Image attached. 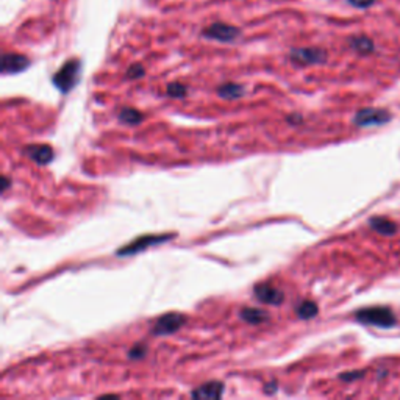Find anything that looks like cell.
I'll list each match as a JSON object with an SVG mask.
<instances>
[{
    "instance_id": "obj_24",
    "label": "cell",
    "mask_w": 400,
    "mask_h": 400,
    "mask_svg": "<svg viewBox=\"0 0 400 400\" xmlns=\"http://www.w3.org/2000/svg\"><path fill=\"white\" fill-rule=\"evenodd\" d=\"M286 120L289 122V124H292V125H297V124H300V122H302V116L300 114H291V116L286 117Z\"/></svg>"
},
{
    "instance_id": "obj_14",
    "label": "cell",
    "mask_w": 400,
    "mask_h": 400,
    "mask_svg": "<svg viewBox=\"0 0 400 400\" xmlns=\"http://www.w3.org/2000/svg\"><path fill=\"white\" fill-rule=\"evenodd\" d=\"M119 120L122 122V124L125 125H139L141 122L144 120V114L141 111H138L136 108H132V107H125L122 108L117 114Z\"/></svg>"
},
{
    "instance_id": "obj_2",
    "label": "cell",
    "mask_w": 400,
    "mask_h": 400,
    "mask_svg": "<svg viewBox=\"0 0 400 400\" xmlns=\"http://www.w3.org/2000/svg\"><path fill=\"white\" fill-rule=\"evenodd\" d=\"M81 72V63L78 59H69L58 69V72L53 75L52 81L61 92H69L78 81Z\"/></svg>"
},
{
    "instance_id": "obj_7",
    "label": "cell",
    "mask_w": 400,
    "mask_h": 400,
    "mask_svg": "<svg viewBox=\"0 0 400 400\" xmlns=\"http://www.w3.org/2000/svg\"><path fill=\"white\" fill-rule=\"evenodd\" d=\"M239 28L233 27L230 24H222V22H216L211 24L206 28H203L202 35L208 39H214L219 43H231L239 36Z\"/></svg>"
},
{
    "instance_id": "obj_16",
    "label": "cell",
    "mask_w": 400,
    "mask_h": 400,
    "mask_svg": "<svg viewBox=\"0 0 400 400\" xmlns=\"http://www.w3.org/2000/svg\"><path fill=\"white\" fill-rule=\"evenodd\" d=\"M318 311H319L318 305L314 302H311V300H303V302H300L296 306V314L300 319H303V321H308V319L316 318Z\"/></svg>"
},
{
    "instance_id": "obj_6",
    "label": "cell",
    "mask_w": 400,
    "mask_h": 400,
    "mask_svg": "<svg viewBox=\"0 0 400 400\" xmlns=\"http://www.w3.org/2000/svg\"><path fill=\"white\" fill-rule=\"evenodd\" d=\"M289 59L294 65H300V66L321 65L327 59V53L322 49H316V47H302V49H292L289 53Z\"/></svg>"
},
{
    "instance_id": "obj_15",
    "label": "cell",
    "mask_w": 400,
    "mask_h": 400,
    "mask_svg": "<svg viewBox=\"0 0 400 400\" xmlns=\"http://www.w3.org/2000/svg\"><path fill=\"white\" fill-rule=\"evenodd\" d=\"M369 225H371L372 230H375L377 233L385 235V236H391L397 231V225L386 218H372L369 221Z\"/></svg>"
},
{
    "instance_id": "obj_25",
    "label": "cell",
    "mask_w": 400,
    "mask_h": 400,
    "mask_svg": "<svg viewBox=\"0 0 400 400\" xmlns=\"http://www.w3.org/2000/svg\"><path fill=\"white\" fill-rule=\"evenodd\" d=\"M8 188H10V180H8V177H4L2 178V191L5 193Z\"/></svg>"
},
{
    "instance_id": "obj_12",
    "label": "cell",
    "mask_w": 400,
    "mask_h": 400,
    "mask_svg": "<svg viewBox=\"0 0 400 400\" xmlns=\"http://www.w3.org/2000/svg\"><path fill=\"white\" fill-rule=\"evenodd\" d=\"M245 94V88L239 83H224L218 88V96L225 100H238Z\"/></svg>"
},
{
    "instance_id": "obj_5",
    "label": "cell",
    "mask_w": 400,
    "mask_h": 400,
    "mask_svg": "<svg viewBox=\"0 0 400 400\" xmlns=\"http://www.w3.org/2000/svg\"><path fill=\"white\" fill-rule=\"evenodd\" d=\"M391 120V114L386 110L382 108H364L360 110L355 117H353V124L356 127H375V125H383L386 122Z\"/></svg>"
},
{
    "instance_id": "obj_22",
    "label": "cell",
    "mask_w": 400,
    "mask_h": 400,
    "mask_svg": "<svg viewBox=\"0 0 400 400\" xmlns=\"http://www.w3.org/2000/svg\"><path fill=\"white\" fill-rule=\"evenodd\" d=\"M363 371H358V372H346V374H341L340 378L344 380V382H352V380H356V378H361L363 377Z\"/></svg>"
},
{
    "instance_id": "obj_8",
    "label": "cell",
    "mask_w": 400,
    "mask_h": 400,
    "mask_svg": "<svg viewBox=\"0 0 400 400\" xmlns=\"http://www.w3.org/2000/svg\"><path fill=\"white\" fill-rule=\"evenodd\" d=\"M254 296L257 297L258 302L266 303V305H282L283 300H285V292L280 288L272 286L269 283L255 285Z\"/></svg>"
},
{
    "instance_id": "obj_4",
    "label": "cell",
    "mask_w": 400,
    "mask_h": 400,
    "mask_svg": "<svg viewBox=\"0 0 400 400\" xmlns=\"http://www.w3.org/2000/svg\"><path fill=\"white\" fill-rule=\"evenodd\" d=\"M184 322H186V316L181 313H167L160 316L155 324L152 327V334L153 336H167L175 331H178Z\"/></svg>"
},
{
    "instance_id": "obj_17",
    "label": "cell",
    "mask_w": 400,
    "mask_h": 400,
    "mask_svg": "<svg viewBox=\"0 0 400 400\" xmlns=\"http://www.w3.org/2000/svg\"><path fill=\"white\" fill-rule=\"evenodd\" d=\"M349 44H350V47H352L353 50H356V52H360V53H369V52L374 50V43H372V39H369V38H366V36H355V38H352V39L349 41Z\"/></svg>"
},
{
    "instance_id": "obj_21",
    "label": "cell",
    "mask_w": 400,
    "mask_h": 400,
    "mask_svg": "<svg viewBox=\"0 0 400 400\" xmlns=\"http://www.w3.org/2000/svg\"><path fill=\"white\" fill-rule=\"evenodd\" d=\"M375 0H349V4L356 7V8H369Z\"/></svg>"
},
{
    "instance_id": "obj_18",
    "label": "cell",
    "mask_w": 400,
    "mask_h": 400,
    "mask_svg": "<svg viewBox=\"0 0 400 400\" xmlns=\"http://www.w3.org/2000/svg\"><path fill=\"white\" fill-rule=\"evenodd\" d=\"M166 92H167V96H169V97H174V99H183L184 96H186L188 88L184 86L183 83H180V81H174V83H169V85H167Z\"/></svg>"
},
{
    "instance_id": "obj_11",
    "label": "cell",
    "mask_w": 400,
    "mask_h": 400,
    "mask_svg": "<svg viewBox=\"0 0 400 400\" xmlns=\"http://www.w3.org/2000/svg\"><path fill=\"white\" fill-rule=\"evenodd\" d=\"M224 394V383L213 380V382H206L203 385H200L199 388H196L191 392V397L194 398H221Z\"/></svg>"
},
{
    "instance_id": "obj_13",
    "label": "cell",
    "mask_w": 400,
    "mask_h": 400,
    "mask_svg": "<svg viewBox=\"0 0 400 400\" xmlns=\"http://www.w3.org/2000/svg\"><path fill=\"white\" fill-rule=\"evenodd\" d=\"M239 316L244 322H247L250 325H258L269 319L267 311L260 310V308H250V306H244V308L239 311Z\"/></svg>"
},
{
    "instance_id": "obj_20",
    "label": "cell",
    "mask_w": 400,
    "mask_h": 400,
    "mask_svg": "<svg viewBox=\"0 0 400 400\" xmlns=\"http://www.w3.org/2000/svg\"><path fill=\"white\" fill-rule=\"evenodd\" d=\"M144 74H145V69H144V66L139 65V63L132 65V66L127 69V78H130V80L141 78V77H144Z\"/></svg>"
},
{
    "instance_id": "obj_19",
    "label": "cell",
    "mask_w": 400,
    "mask_h": 400,
    "mask_svg": "<svg viewBox=\"0 0 400 400\" xmlns=\"http://www.w3.org/2000/svg\"><path fill=\"white\" fill-rule=\"evenodd\" d=\"M147 355V346L144 343L135 344L130 350H129V358L130 360H141Z\"/></svg>"
},
{
    "instance_id": "obj_1",
    "label": "cell",
    "mask_w": 400,
    "mask_h": 400,
    "mask_svg": "<svg viewBox=\"0 0 400 400\" xmlns=\"http://www.w3.org/2000/svg\"><path fill=\"white\" fill-rule=\"evenodd\" d=\"M355 319L364 325H374L389 328L395 324V316L386 306H371V308H363L355 313Z\"/></svg>"
},
{
    "instance_id": "obj_23",
    "label": "cell",
    "mask_w": 400,
    "mask_h": 400,
    "mask_svg": "<svg viewBox=\"0 0 400 400\" xmlns=\"http://www.w3.org/2000/svg\"><path fill=\"white\" fill-rule=\"evenodd\" d=\"M277 386H279V383H277L275 380H272V382H267V383L264 385L263 391H264L266 394H273V392H277Z\"/></svg>"
},
{
    "instance_id": "obj_10",
    "label": "cell",
    "mask_w": 400,
    "mask_h": 400,
    "mask_svg": "<svg viewBox=\"0 0 400 400\" xmlns=\"http://www.w3.org/2000/svg\"><path fill=\"white\" fill-rule=\"evenodd\" d=\"M30 66V59L20 53H5L2 58V74H19Z\"/></svg>"
},
{
    "instance_id": "obj_9",
    "label": "cell",
    "mask_w": 400,
    "mask_h": 400,
    "mask_svg": "<svg viewBox=\"0 0 400 400\" xmlns=\"http://www.w3.org/2000/svg\"><path fill=\"white\" fill-rule=\"evenodd\" d=\"M24 153L39 166H46L55 158L53 149L47 144H30L24 149Z\"/></svg>"
},
{
    "instance_id": "obj_3",
    "label": "cell",
    "mask_w": 400,
    "mask_h": 400,
    "mask_svg": "<svg viewBox=\"0 0 400 400\" xmlns=\"http://www.w3.org/2000/svg\"><path fill=\"white\" fill-rule=\"evenodd\" d=\"M172 238H174V235H147V236H141V238L133 239L130 244L124 245V247H120V249L117 250V255H119V257L135 255V254H139V252L145 250L147 247H152V245L161 244V242L169 241V239H172Z\"/></svg>"
}]
</instances>
